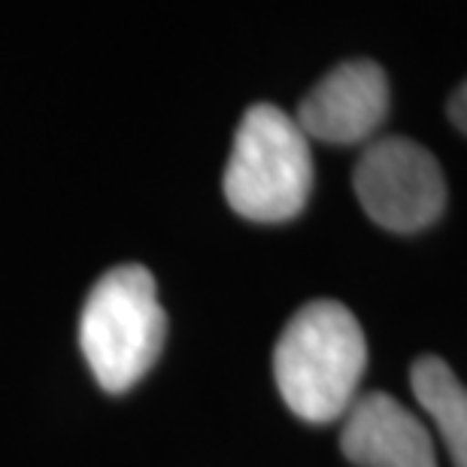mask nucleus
I'll list each match as a JSON object with an SVG mask.
<instances>
[{
	"label": "nucleus",
	"instance_id": "f257e3e1",
	"mask_svg": "<svg viewBox=\"0 0 467 467\" xmlns=\"http://www.w3.org/2000/svg\"><path fill=\"white\" fill-rule=\"evenodd\" d=\"M368 343L358 319L337 301H310L283 328L274 349V377L297 419L328 425L358 398Z\"/></svg>",
	"mask_w": 467,
	"mask_h": 467
},
{
	"label": "nucleus",
	"instance_id": "f03ea898",
	"mask_svg": "<svg viewBox=\"0 0 467 467\" xmlns=\"http://www.w3.org/2000/svg\"><path fill=\"white\" fill-rule=\"evenodd\" d=\"M228 207L261 225L301 216L313 192L310 140L292 116L274 104L246 109L225 167Z\"/></svg>",
	"mask_w": 467,
	"mask_h": 467
},
{
	"label": "nucleus",
	"instance_id": "7ed1b4c3",
	"mask_svg": "<svg viewBox=\"0 0 467 467\" xmlns=\"http://www.w3.org/2000/svg\"><path fill=\"white\" fill-rule=\"evenodd\" d=\"M167 337V316L155 276L140 265L107 270L88 292L79 347L98 386L121 395L146 377Z\"/></svg>",
	"mask_w": 467,
	"mask_h": 467
},
{
	"label": "nucleus",
	"instance_id": "20e7f679",
	"mask_svg": "<svg viewBox=\"0 0 467 467\" xmlns=\"http://www.w3.org/2000/svg\"><path fill=\"white\" fill-rule=\"evenodd\" d=\"M352 185L364 213L395 234L431 228L446 207L441 164L422 143L407 137H386L364 149Z\"/></svg>",
	"mask_w": 467,
	"mask_h": 467
},
{
	"label": "nucleus",
	"instance_id": "39448f33",
	"mask_svg": "<svg viewBox=\"0 0 467 467\" xmlns=\"http://www.w3.org/2000/svg\"><path fill=\"white\" fill-rule=\"evenodd\" d=\"M389 113V79L379 64L347 61L325 73L297 109L306 140L355 146L377 134Z\"/></svg>",
	"mask_w": 467,
	"mask_h": 467
},
{
	"label": "nucleus",
	"instance_id": "423d86ee",
	"mask_svg": "<svg viewBox=\"0 0 467 467\" xmlns=\"http://www.w3.org/2000/svg\"><path fill=\"white\" fill-rule=\"evenodd\" d=\"M340 446L358 467H437L428 428L389 391H368L347 410Z\"/></svg>",
	"mask_w": 467,
	"mask_h": 467
},
{
	"label": "nucleus",
	"instance_id": "0eeeda50",
	"mask_svg": "<svg viewBox=\"0 0 467 467\" xmlns=\"http://www.w3.org/2000/svg\"><path fill=\"white\" fill-rule=\"evenodd\" d=\"M416 400L434 419L455 467H467V391L455 370L437 355H425L410 370Z\"/></svg>",
	"mask_w": 467,
	"mask_h": 467
},
{
	"label": "nucleus",
	"instance_id": "6e6552de",
	"mask_svg": "<svg viewBox=\"0 0 467 467\" xmlns=\"http://www.w3.org/2000/svg\"><path fill=\"white\" fill-rule=\"evenodd\" d=\"M464 107H467V88L459 86V91L450 98V119H452V125L462 130H467V113H464Z\"/></svg>",
	"mask_w": 467,
	"mask_h": 467
}]
</instances>
